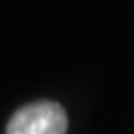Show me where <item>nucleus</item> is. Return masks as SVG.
Listing matches in <instances>:
<instances>
[{
    "mask_svg": "<svg viewBox=\"0 0 134 134\" xmlns=\"http://www.w3.org/2000/svg\"><path fill=\"white\" fill-rule=\"evenodd\" d=\"M65 109L51 100H38L14 113L6 126V134H65Z\"/></svg>",
    "mask_w": 134,
    "mask_h": 134,
    "instance_id": "f257e3e1",
    "label": "nucleus"
}]
</instances>
